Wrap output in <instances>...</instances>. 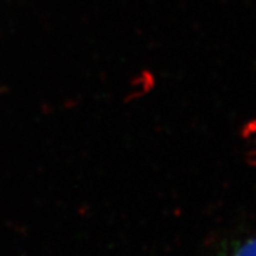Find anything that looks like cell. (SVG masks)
Segmentation results:
<instances>
[{
    "instance_id": "6da1fadb",
    "label": "cell",
    "mask_w": 256,
    "mask_h": 256,
    "mask_svg": "<svg viewBox=\"0 0 256 256\" xmlns=\"http://www.w3.org/2000/svg\"><path fill=\"white\" fill-rule=\"evenodd\" d=\"M226 256H256V237L238 244Z\"/></svg>"
}]
</instances>
